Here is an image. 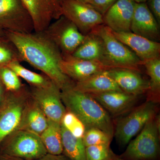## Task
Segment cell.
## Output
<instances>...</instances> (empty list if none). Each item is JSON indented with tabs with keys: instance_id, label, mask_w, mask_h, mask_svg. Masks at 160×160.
Listing matches in <instances>:
<instances>
[{
	"instance_id": "1f68e13d",
	"label": "cell",
	"mask_w": 160,
	"mask_h": 160,
	"mask_svg": "<svg viewBox=\"0 0 160 160\" xmlns=\"http://www.w3.org/2000/svg\"><path fill=\"white\" fill-rule=\"evenodd\" d=\"M146 5L152 14L160 25V0H147Z\"/></svg>"
},
{
	"instance_id": "8992f818",
	"label": "cell",
	"mask_w": 160,
	"mask_h": 160,
	"mask_svg": "<svg viewBox=\"0 0 160 160\" xmlns=\"http://www.w3.org/2000/svg\"><path fill=\"white\" fill-rule=\"evenodd\" d=\"M156 112L155 102L149 100L120 119L114 131L115 136L120 145L124 146L128 144L132 138L155 117Z\"/></svg>"
},
{
	"instance_id": "8fae6325",
	"label": "cell",
	"mask_w": 160,
	"mask_h": 160,
	"mask_svg": "<svg viewBox=\"0 0 160 160\" xmlns=\"http://www.w3.org/2000/svg\"><path fill=\"white\" fill-rule=\"evenodd\" d=\"M30 96L48 120L61 123L66 111L61 98V90L54 83L43 87L30 86Z\"/></svg>"
},
{
	"instance_id": "5b68a950",
	"label": "cell",
	"mask_w": 160,
	"mask_h": 160,
	"mask_svg": "<svg viewBox=\"0 0 160 160\" xmlns=\"http://www.w3.org/2000/svg\"><path fill=\"white\" fill-rule=\"evenodd\" d=\"M160 118L155 117L145 125L137 137L128 143L120 158L126 160H153L160 152Z\"/></svg>"
},
{
	"instance_id": "ab89813d",
	"label": "cell",
	"mask_w": 160,
	"mask_h": 160,
	"mask_svg": "<svg viewBox=\"0 0 160 160\" xmlns=\"http://www.w3.org/2000/svg\"><path fill=\"white\" fill-rule=\"evenodd\" d=\"M57 1L58 2L60 3V5H61V3L62 2L63 0H57Z\"/></svg>"
},
{
	"instance_id": "603a6c76",
	"label": "cell",
	"mask_w": 160,
	"mask_h": 160,
	"mask_svg": "<svg viewBox=\"0 0 160 160\" xmlns=\"http://www.w3.org/2000/svg\"><path fill=\"white\" fill-rule=\"evenodd\" d=\"M61 126L62 153L70 160H86V146L82 138L75 137L62 124Z\"/></svg>"
},
{
	"instance_id": "f546056e",
	"label": "cell",
	"mask_w": 160,
	"mask_h": 160,
	"mask_svg": "<svg viewBox=\"0 0 160 160\" xmlns=\"http://www.w3.org/2000/svg\"><path fill=\"white\" fill-rule=\"evenodd\" d=\"M86 160H112L115 157L106 144L86 147Z\"/></svg>"
},
{
	"instance_id": "7402d4cb",
	"label": "cell",
	"mask_w": 160,
	"mask_h": 160,
	"mask_svg": "<svg viewBox=\"0 0 160 160\" xmlns=\"http://www.w3.org/2000/svg\"><path fill=\"white\" fill-rule=\"evenodd\" d=\"M40 137L47 153L52 155L62 153L61 123L48 120V126Z\"/></svg>"
},
{
	"instance_id": "d6986e66",
	"label": "cell",
	"mask_w": 160,
	"mask_h": 160,
	"mask_svg": "<svg viewBox=\"0 0 160 160\" xmlns=\"http://www.w3.org/2000/svg\"><path fill=\"white\" fill-rule=\"evenodd\" d=\"M48 125V119L30 95L17 130H25L40 136Z\"/></svg>"
},
{
	"instance_id": "6da1fadb",
	"label": "cell",
	"mask_w": 160,
	"mask_h": 160,
	"mask_svg": "<svg viewBox=\"0 0 160 160\" xmlns=\"http://www.w3.org/2000/svg\"><path fill=\"white\" fill-rule=\"evenodd\" d=\"M5 35L16 46L23 62L42 72L61 91L74 86L75 83L60 68L62 57L61 51L45 32L6 31Z\"/></svg>"
},
{
	"instance_id": "4316f807",
	"label": "cell",
	"mask_w": 160,
	"mask_h": 160,
	"mask_svg": "<svg viewBox=\"0 0 160 160\" xmlns=\"http://www.w3.org/2000/svg\"><path fill=\"white\" fill-rule=\"evenodd\" d=\"M0 78L6 90L9 92L20 91L26 87L18 76L7 66L0 68Z\"/></svg>"
},
{
	"instance_id": "2e32d148",
	"label": "cell",
	"mask_w": 160,
	"mask_h": 160,
	"mask_svg": "<svg viewBox=\"0 0 160 160\" xmlns=\"http://www.w3.org/2000/svg\"><path fill=\"white\" fill-rule=\"evenodd\" d=\"M115 36L129 48L143 63L160 57V43L148 39L132 32H114Z\"/></svg>"
},
{
	"instance_id": "83f0119b",
	"label": "cell",
	"mask_w": 160,
	"mask_h": 160,
	"mask_svg": "<svg viewBox=\"0 0 160 160\" xmlns=\"http://www.w3.org/2000/svg\"><path fill=\"white\" fill-rule=\"evenodd\" d=\"M61 124L75 137L82 138L86 128L82 122L74 113L66 110Z\"/></svg>"
},
{
	"instance_id": "30bf717a",
	"label": "cell",
	"mask_w": 160,
	"mask_h": 160,
	"mask_svg": "<svg viewBox=\"0 0 160 160\" xmlns=\"http://www.w3.org/2000/svg\"><path fill=\"white\" fill-rule=\"evenodd\" d=\"M61 7L62 15L71 21L85 35L103 24L102 15L89 4L76 0H63Z\"/></svg>"
},
{
	"instance_id": "4dcf8cb0",
	"label": "cell",
	"mask_w": 160,
	"mask_h": 160,
	"mask_svg": "<svg viewBox=\"0 0 160 160\" xmlns=\"http://www.w3.org/2000/svg\"><path fill=\"white\" fill-rule=\"evenodd\" d=\"M118 1V0H91L89 5L103 15L108 9Z\"/></svg>"
},
{
	"instance_id": "e575fe53",
	"label": "cell",
	"mask_w": 160,
	"mask_h": 160,
	"mask_svg": "<svg viewBox=\"0 0 160 160\" xmlns=\"http://www.w3.org/2000/svg\"><path fill=\"white\" fill-rule=\"evenodd\" d=\"M0 158L2 160H26L18 158L9 157H3L0 156Z\"/></svg>"
},
{
	"instance_id": "ba28073f",
	"label": "cell",
	"mask_w": 160,
	"mask_h": 160,
	"mask_svg": "<svg viewBox=\"0 0 160 160\" xmlns=\"http://www.w3.org/2000/svg\"><path fill=\"white\" fill-rule=\"evenodd\" d=\"M44 31L62 55H72L86 38L71 21L63 15L54 20Z\"/></svg>"
},
{
	"instance_id": "d590c367",
	"label": "cell",
	"mask_w": 160,
	"mask_h": 160,
	"mask_svg": "<svg viewBox=\"0 0 160 160\" xmlns=\"http://www.w3.org/2000/svg\"><path fill=\"white\" fill-rule=\"evenodd\" d=\"M78 2H81L86 3V4H90L91 2V0H76Z\"/></svg>"
},
{
	"instance_id": "f1b7e54d",
	"label": "cell",
	"mask_w": 160,
	"mask_h": 160,
	"mask_svg": "<svg viewBox=\"0 0 160 160\" xmlns=\"http://www.w3.org/2000/svg\"><path fill=\"white\" fill-rule=\"evenodd\" d=\"M112 138L101 129L91 128L86 129L82 139L86 147L102 144L110 145Z\"/></svg>"
},
{
	"instance_id": "7c38bea8",
	"label": "cell",
	"mask_w": 160,
	"mask_h": 160,
	"mask_svg": "<svg viewBox=\"0 0 160 160\" xmlns=\"http://www.w3.org/2000/svg\"><path fill=\"white\" fill-rule=\"evenodd\" d=\"M60 66L63 73L75 83L84 81L102 72L114 69L103 61L82 59L72 55H62Z\"/></svg>"
},
{
	"instance_id": "ffe728a7",
	"label": "cell",
	"mask_w": 160,
	"mask_h": 160,
	"mask_svg": "<svg viewBox=\"0 0 160 160\" xmlns=\"http://www.w3.org/2000/svg\"><path fill=\"white\" fill-rule=\"evenodd\" d=\"M73 88L88 94L112 91H122L108 74L107 70L97 73L84 81L75 83Z\"/></svg>"
},
{
	"instance_id": "44dd1931",
	"label": "cell",
	"mask_w": 160,
	"mask_h": 160,
	"mask_svg": "<svg viewBox=\"0 0 160 160\" xmlns=\"http://www.w3.org/2000/svg\"><path fill=\"white\" fill-rule=\"evenodd\" d=\"M72 55L82 59L99 60L106 62L102 41L92 32L86 35L83 42Z\"/></svg>"
},
{
	"instance_id": "836d02e7",
	"label": "cell",
	"mask_w": 160,
	"mask_h": 160,
	"mask_svg": "<svg viewBox=\"0 0 160 160\" xmlns=\"http://www.w3.org/2000/svg\"><path fill=\"white\" fill-rule=\"evenodd\" d=\"M36 160H70L65 155H52L47 153L42 157Z\"/></svg>"
},
{
	"instance_id": "cb8c5ba5",
	"label": "cell",
	"mask_w": 160,
	"mask_h": 160,
	"mask_svg": "<svg viewBox=\"0 0 160 160\" xmlns=\"http://www.w3.org/2000/svg\"><path fill=\"white\" fill-rule=\"evenodd\" d=\"M7 66L26 81L31 87H43L49 86L52 82L44 74H41L27 69L19 62H13Z\"/></svg>"
},
{
	"instance_id": "7a4b0ae2",
	"label": "cell",
	"mask_w": 160,
	"mask_h": 160,
	"mask_svg": "<svg viewBox=\"0 0 160 160\" xmlns=\"http://www.w3.org/2000/svg\"><path fill=\"white\" fill-rule=\"evenodd\" d=\"M70 87L61 91V98L66 109L74 113L86 129H101L112 137L114 129L108 112L88 93Z\"/></svg>"
},
{
	"instance_id": "52a82bcc",
	"label": "cell",
	"mask_w": 160,
	"mask_h": 160,
	"mask_svg": "<svg viewBox=\"0 0 160 160\" xmlns=\"http://www.w3.org/2000/svg\"><path fill=\"white\" fill-rule=\"evenodd\" d=\"M29 98V89L26 86L17 92H8L6 102L0 109V145L17 129Z\"/></svg>"
},
{
	"instance_id": "8d00e7d4",
	"label": "cell",
	"mask_w": 160,
	"mask_h": 160,
	"mask_svg": "<svg viewBox=\"0 0 160 160\" xmlns=\"http://www.w3.org/2000/svg\"><path fill=\"white\" fill-rule=\"evenodd\" d=\"M6 30L3 29L2 27H0V36H5Z\"/></svg>"
},
{
	"instance_id": "ac0fdd59",
	"label": "cell",
	"mask_w": 160,
	"mask_h": 160,
	"mask_svg": "<svg viewBox=\"0 0 160 160\" xmlns=\"http://www.w3.org/2000/svg\"><path fill=\"white\" fill-rule=\"evenodd\" d=\"M89 94L106 111L114 115L121 114L130 109L136 102L138 97L118 91Z\"/></svg>"
},
{
	"instance_id": "f35d334b",
	"label": "cell",
	"mask_w": 160,
	"mask_h": 160,
	"mask_svg": "<svg viewBox=\"0 0 160 160\" xmlns=\"http://www.w3.org/2000/svg\"><path fill=\"white\" fill-rule=\"evenodd\" d=\"M112 160H126L125 159H123L122 158H121L120 157L118 158L116 157H115L114 158L112 159Z\"/></svg>"
},
{
	"instance_id": "74e56055",
	"label": "cell",
	"mask_w": 160,
	"mask_h": 160,
	"mask_svg": "<svg viewBox=\"0 0 160 160\" xmlns=\"http://www.w3.org/2000/svg\"><path fill=\"white\" fill-rule=\"evenodd\" d=\"M136 3H145L147 0H134Z\"/></svg>"
},
{
	"instance_id": "277c9868",
	"label": "cell",
	"mask_w": 160,
	"mask_h": 160,
	"mask_svg": "<svg viewBox=\"0 0 160 160\" xmlns=\"http://www.w3.org/2000/svg\"><path fill=\"white\" fill-rule=\"evenodd\" d=\"M98 36L104 46L106 62L113 68H127L138 70L143 65L137 56L115 36L109 27L102 24L91 31Z\"/></svg>"
},
{
	"instance_id": "d6a6232c",
	"label": "cell",
	"mask_w": 160,
	"mask_h": 160,
	"mask_svg": "<svg viewBox=\"0 0 160 160\" xmlns=\"http://www.w3.org/2000/svg\"><path fill=\"white\" fill-rule=\"evenodd\" d=\"M8 91L0 78V109L6 102Z\"/></svg>"
},
{
	"instance_id": "5bb4252c",
	"label": "cell",
	"mask_w": 160,
	"mask_h": 160,
	"mask_svg": "<svg viewBox=\"0 0 160 160\" xmlns=\"http://www.w3.org/2000/svg\"><path fill=\"white\" fill-rule=\"evenodd\" d=\"M135 4L134 0H118L103 15V24L114 32H131Z\"/></svg>"
},
{
	"instance_id": "9a60e30c",
	"label": "cell",
	"mask_w": 160,
	"mask_h": 160,
	"mask_svg": "<svg viewBox=\"0 0 160 160\" xmlns=\"http://www.w3.org/2000/svg\"><path fill=\"white\" fill-rule=\"evenodd\" d=\"M160 25L146 3H136L130 31L148 39L159 42Z\"/></svg>"
},
{
	"instance_id": "484cf974",
	"label": "cell",
	"mask_w": 160,
	"mask_h": 160,
	"mask_svg": "<svg viewBox=\"0 0 160 160\" xmlns=\"http://www.w3.org/2000/svg\"><path fill=\"white\" fill-rule=\"evenodd\" d=\"M149 77V91L153 95H158L160 91V57L143 63Z\"/></svg>"
},
{
	"instance_id": "e0dca14e",
	"label": "cell",
	"mask_w": 160,
	"mask_h": 160,
	"mask_svg": "<svg viewBox=\"0 0 160 160\" xmlns=\"http://www.w3.org/2000/svg\"><path fill=\"white\" fill-rule=\"evenodd\" d=\"M108 74L123 92L138 96L148 92L149 82L134 69L114 68L107 70Z\"/></svg>"
},
{
	"instance_id": "9c48e42d",
	"label": "cell",
	"mask_w": 160,
	"mask_h": 160,
	"mask_svg": "<svg viewBox=\"0 0 160 160\" xmlns=\"http://www.w3.org/2000/svg\"><path fill=\"white\" fill-rule=\"evenodd\" d=\"M0 27L18 33L34 31L31 16L21 0H0Z\"/></svg>"
},
{
	"instance_id": "60d3db41",
	"label": "cell",
	"mask_w": 160,
	"mask_h": 160,
	"mask_svg": "<svg viewBox=\"0 0 160 160\" xmlns=\"http://www.w3.org/2000/svg\"><path fill=\"white\" fill-rule=\"evenodd\" d=\"M0 160H2V158H0Z\"/></svg>"
},
{
	"instance_id": "3957f363",
	"label": "cell",
	"mask_w": 160,
	"mask_h": 160,
	"mask_svg": "<svg viewBox=\"0 0 160 160\" xmlns=\"http://www.w3.org/2000/svg\"><path fill=\"white\" fill-rule=\"evenodd\" d=\"M47 153L40 136L25 130L13 132L0 145L1 156L36 160Z\"/></svg>"
},
{
	"instance_id": "d4e9b609",
	"label": "cell",
	"mask_w": 160,
	"mask_h": 160,
	"mask_svg": "<svg viewBox=\"0 0 160 160\" xmlns=\"http://www.w3.org/2000/svg\"><path fill=\"white\" fill-rule=\"evenodd\" d=\"M13 62H23L16 46L5 36H0V68Z\"/></svg>"
},
{
	"instance_id": "4fadbf2b",
	"label": "cell",
	"mask_w": 160,
	"mask_h": 160,
	"mask_svg": "<svg viewBox=\"0 0 160 160\" xmlns=\"http://www.w3.org/2000/svg\"><path fill=\"white\" fill-rule=\"evenodd\" d=\"M33 23L34 31H45L52 21L62 14L61 5L57 0H21Z\"/></svg>"
}]
</instances>
